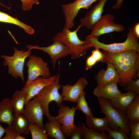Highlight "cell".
Masks as SVG:
<instances>
[{
	"instance_id": "cell-16",
	"label": "cell",
	"mask_w": 139,
	"mask_h": 139,
	"mask_svg": "<svg viewBox=\"0 0 139 139\" xmlns=\"http://www.w3.org/2000/svg\"><path fill=\"white\" fill-rule=\"evenodd\" d=\"M117 83L114 81L107 83L94 89V95L98 98L109 100L117 97L122 93L117 85Z\"/></svg>"
},
{
	"instance_id": "cell-29",
	"label": "cell",
	"mask_w": 139,
	"mask_h": 139,
	"mask_svg": "<svg viewBox=\"0 0 139 139\" xmlns=\"http://www.w3.org/2000/svg\"><path fill=\"white\" fill-rule=\"evenodd\" d=\"M108 134L110 139H129L128 134L122 128L119 127L116 130L111 129L109 127L107 129Z\"/></svg>"
},
{
	"instance_id": "cell-13",
	"label": "cell",
	"mask_w": 139,
	"mask_h": 139,
	"mask_svg": "<svg viewBox=\"0 0 139 139\" xmlns=\"http://www.w3.org/2000/svg\"><path fill=\"white\" fill-rule=\"evenodd\" d=\"M88 84L85 78L81 77L73 85L67 84L63 85L61 94L63 101L76 102L79 96Z\"/></svg>"
},
{
	"instance_id": "cell-1",
	"label": "cell",
	"mask_w": 139,
	"mask_h": 139,
	"mask_svg": "<svg viewBox=\"0 0 139 139\" xmlns=\"http://www.w3.org/2000/svg\"><path fill=\"white\" fill-rule=\"evenodd\" d=\"M103 62L112 64L120 77L119 83L123 88L132 79L139 78V53L134 50L110 53L103 50Z\"/></svg>"
},
{
	"instance_id": "cell-10",
	"label": "cell",
	"mask_w": 139,
	"mask_h": 139,
	"mask_svg": "<svg viewBox=\"0 0 139 139\" xmlns=\"http://www.w3.org/2000/svg\"><path fill=\"white\" fill-rule=\"evenodd\" d=\"M26 47L29 50L37 49L47 53L50 56L54 69L56 63L59 59L70 55L71 51L67 46L57 41H53L52 44L47 47H40L38 45H27Z\"/></svg>"
},
{
	"instance_id": "cell-40",
	"label": "cell",
	"mask_w": 139,
	"mask_h": 139,
	"mask_svg": "<svg viewBox=\"0 0 139 139\" xmlns=\"http://www.w3.org/2000/svg\"><path fill=\"white\" fill-rule=\"evenodd\" d=\"M0 5H1V6L3 7H4L7 8L8 9H10L11 8V7H7L6 5L3 4L1 3L0 2Z\"/></svg>"
},
{
	"instance_id": "cell-3",
	"label": "cell",
	"mask_w": 139,
	"mask_h": 139,
	"mask_svg": "<svg viewBox=\"0 0 139 139\" xmlns=\"http://www.w3.org/2000/svg\"><path fill=\"white\" fill-rule=\"evenodd\" d=\"M127 38L125 41L121 43H116L106 44L101 42L98 37L87 36L85 39L92 44V47L95 49H101L110 53L121 52L134 50L139 53V39L135 35L133 28H129V31L127 34Z\"/></svg>"
},
{
	"instance_id": "cell-30",
	"label": "cell",
	"mask_w": 139,
	"mask_h": 139,
	"mask_svg": "<svg viewBox=\"0 0 139 139\" xmlns=\"http://www.w3.org/2000/svg\"><path fill=\"white\" fill-rule=\"evenodd\" d=\"M5 135L1 139H25L24 137L18 134L11 125H8L5 128Z\"/></svg>"
},
{
	"instance_id": "cell-34",
	"label": "cell",
	"mask_w": 139,
	"mask_h": 139,
	"mask_svg": "<svg viewBox=\"0 0 139 139\" xmlns=\"http://www.w3.org/2000/svg\"><path fill=\"white\" fill-rule=\"evenodd\" d=\"M81 126L76 125L71 133L68 137L70 139H82L83 137L81 132Z\"/></svg>"
},
{
	"instance_id": "cell-20",
	"label": "cell",
	"mask_w": 139,
	"mask_h": 139,
	"mask_svg": "<svg viewBox=\"0 0 139 139\" xmlns=\"http://www.w3.org/2000/svg\"><path fill=\"white\" fill-rule=\"evenodd\" d=\"M14 114L11 99H3L0 102V122L11 125Z\"/></svg>"
},
{
	"instance_id": "cell-12",
	"label": "cell",
	"mask_w": 139,
	"mask_h": 139,
	"mask_svg": "<svg viewBox=\"0 0 139 139\" xmlns=\"http://www.w3.org/2000/svg\"><path fill=\"white\" fill-rule=\"evenodd\" d=\"M23 114L30 123H35L42 128L44 112L38 101L34 98L25 103Z\"/></svg>"
},
{
	"instance_id": "cell-35",
	"label": "cell",
	"mask_w": 139,
	"mask_h": 139,
	"mask_svg": "<svg viewBox=\"0 0 139 139\" xmlns=\"http://www.w3.org/2000/svg\"><path fill=\"white\" fill-rule=\"evenodd\" d=\"M97 60V62H103L105 57L104 54L99 49H95L92 50L91 55Z\"/></svg>"
},
{
	"instance_id": "cell-6",
	"label": "cell",
	"mask_w": 139,
	"mask_h": 139,
	"mask_svg": "<svg viewBox=\"0 0 139 139\" xmlns=\"http://www.w3.org/2000/svg\"><path fill=\"white\" fill-rule=\"evenodd\" d=\"M14 53L11 56L2 55L1 57L4 59L3 64L7 66L8 73L15 79L20 77L22 81L24 82L23 69L25 59L31 55V50H20L14 47Z\"/></svg>"
},
{
	"instance_id": "cell-22",
	"label": "cell",
	"mask_w": 139,
	"mask_h": 139,
	"mask_svg": "<svg viewBox=\"0 0 139 139\" xmlns=\"http://www.w3.org/2000/svg\"><path fill=\"white\" fill-rule=\"evenodd\" d=\"M30 122L23 114H14L11 125L20 135H28L30 133L28 128Z\"/></svg>"
},
{
	"instance_id": "cell-4",
	"label": "cell",
	"mask_w": 139,
	"mask_h": 139,
	"mask_svg": "<svg viewBox=\"0 0 139 139\" xmlns=\"http://www.w3.org/2000/svg\"><path fill=\"white\" fill-rule=\"evenodd\" d=\"M59 66V71L56 80L44 87L33 97L39 102L43 109L44 115L46 116L48 120L51 116L49 108L50 103L54 101L56 103L57 106L59 107L63 101L61 94L58 92L59 90L63 86L60 83Z\"/></svg>"
},
{
	"instance_id": "cell-37",
	"label": "cell",
	"mask_w": 139,
	"mask_h": 139,
	"mask_svg": "<svg viewBox=\"0 0 139 139\" xmlns=\"http://www.w3.org/2000/svg\"><path fill=\"white\" fill-rule=\"evenodd\" d=\"M123 0H117L116 3L113 5L112 8L114 9H118L122 6Z\"/></svg>"
},
{
	"instance_id": "cell-14",
	"label": "cell",
	"mask_w": 139,
	"mask_h": 139,
	"mask_svg": "<svg viewBox=\"0 0 139 139\" xmlns=\"http://www.w3.org/2000/svg\"><path fill=\"white\" fill-rule=\"evenodd\" d=\"M57 75L49 77L44 78L39 77L22 88L27 94L25 103L33 98L44 87L54 82L56 80Z\"/></svg>"
},
{
	"instance_id": "cell-38",
	"label": "cell",
	"mask_w": 139,
	"mask_h": 139,
	"mask_svg": "<svg viewBox=\"0 0 139 139\" xmlns=\"http://www.w3.org/2000/svg\"><path fill=\"white\" fill-rule=\"evenodd\" d=\"M134 33L137 37L139 38V22L136 23L133 28Z\"/></svg>"
},
{
	"instance_id": "cell-36",
	"label": "cell",
	"mask_w": 139,
	"mask_h": 139,
	"mask_svg": "<svg viewBox=\"0 0 139 139\" xmlns=\"http://www.w3.org/2000/svg\"><path fill=\"white\" fill-rule=\"evenodd\" d=\"M97 63V60L91 55L88 57L85 61V70H88L91 69Z\"/></svg>"
},
{
	"instance_id": "cell-7",
	"label": "cell",
	"mask_w": 139,
	"mask_h": 139,
	"mask_svg": "<svg viewBox=\"0 0 139 139\" xmlns=\"http://www.w3.org/2000/svg\"><path fill=\"white\" fill-rule=\"evenodd\" d=\"M27 62L26 66L28 67L27 79L26 85L38 77L41 76L44 78L50 76V70L47 63L41 57L35 55H30Z\"/></svg>"
},
{
	"instance_id": "cell-2",
	"label": "cell",
	"mask_w": 139,
	"mask_h": 139,
	"mask_svg": "<svg viewBox=\"0 0 139 139\" xmlns=\"http://www.w3.org/2000/svg\"><path fill=\"white\" fill-rule=\"evenodd\" d=\"M82 27L80 24L76 29L72 31L64 27L62 32L57 33L53 39V41H58L70 49V55L72 59L79 58L85 55L87 50L92 47L89 41L85 39L82 41L79 38L77 33Z\"/></svg>"
},
{
	"instance_id": "cell-8",
	"label": "cell",
	"mask_w": 139,
	"mask_h": 139,
	"mask_svg": "<svg viewBox=\"0 0 139 139\" xmlns=\"http://www.w3.org/2000/svg\"><path fill=\"white\" fill-rule=\"evenodd\" d=\"M100 0H75L61 5L64 16L65 27L71 29L74 26V20L81 9H88L94 2Z\"/></svg>"
},
{
	"instance_id": "cell-21",
	"label": "cell",
	"mask_w": 139,
	"mask_h": 139,
	"mask_svg": "<svg viewBox=\"0 0 139 139\" xmlns=\"http://www.w3.org/2000/svg\"><path fill=\"white\" fill-rule=\"evenodd\" d=\"M27 94L22 89L16 91L11 99L15 114H23Z\"/></svg>"
},
{
	"instance_id": "cell-19",
	"label": "cell",
	"mask_w": 139,
	"mask_h": 139,
	"mask_svg": "<svg viewBox=\"0 0 139 139\" xmlns=\"http://www.w3.org/2000/svg\"><path fill=\"white\" fill-rule=\"evenodd\" d=\"M45 126L48 137L52 139H67L62 131V124L55 117L51 116Z\"/></svg>"
},
{
	"instance_id": "cell-39",
	"label": "cell",
	"mask_w": 139,
	"mask_h": 139,
	"mask_svg": "<svg viewBox=\"0 0 139 139\" xmlns=\"http://www.w3.org/2000/svg\"><path fill=\"white\" fill-rule=\"evenodd\" d=\"M5 133V128L0 124V139H1L2 138Z\"/></svg>"
},
{
	"instance_id": "cell-24",
	"label": "cell",
	"mask_w": 139,
	"mask_h": 139,
	"mask_svg": "<svg viewBox=\"0 0 139 139\" xmlns=\"http://www.w3.org/2000/svg\"><path fill=\"white\" fill-rule=\"evenodd\" d=\"M0 22L14 24L22 28L27 33L32 34L34 33V29L20 21L16 18L9 15L7 13L0 11Z\"/></svg>"
},
{
	"instance_id": "cell-15",
	"label": "cell",
	"mask_w": 139,
	"mask_h": 139,
	"mask_svg": "<svg viewBox=\"0 0 139 139\" xmlns=\"http://www.w3.org/2000/svg\"><path fill=\"white\" fill-rule=\"evenodd\" d=\"M109 0H100L80 20V24L89 29H91L94 25L100 19L104 11L106 2Z\"/></svg>"
},
{
	"instance_id": "cell-9",
	"label": "cell",
	"mask_w": 139,
	"mask_h": 139,
	"mask_svg": "<svg viewBox=\"0 0 139 139\" xmlns=\"http://www.w3.org/2000/svg\"><path fill=\"white\" fill-rule=\"evenodd\" d=\"M114 16L110 14L102 15L100 19L94 25L89 35L95 37L114 32H120L123 31L125 26L114 22Z\"/></svg>"
},
{
	"instance_id": "cell-17",
	"label": "cell",
	"mask_w": 139,
	"mask_h": 139,
	"mask_svg": "<svg viewBox=\"0 0 139 139\" xmlns=\"http://www.w3.org/2000/svg\"><path fill=\"white\" fill-rule=\"evenodd\" d=\"M106 63L107 65L106 69H100L95 76L97 86L111 81L115 82L117 83L120 82L119 75L113 65L108 62Z\"/></svg>"
},
{
	"instance_id": "cell-27",
	"label": "cell",
	"mask_w": 139,
	"mask_h": 139,
	"mask_svg": "<svg viewBox=\"0 0 139 139\" xmlns=\"http://www.w3.org/2000/svg\"><path fill=\"white\" fill-rule=\"evenodd\" d=\"M86 92L83 91L80 94L76 102L77 105L75 108L76 110L82 111L87 118L93 116V115L86 100Z\"/></svg>"
},
{
	"instance_id": "cell-28",
	"label": "cell",
	"mask_w": 139,
	"mask_h": 139,
	"mask_svg": "<svg viewBox=\"0 0 139 139\" xmlns=\"http://www.w3.org/2000/svg\"><path fill=\"white\" fill-rule=\"evenodd\" d=\"M30 132L32 139H48L46 130L36 124L30 123L28 126Z\"/></svg>"
},
{
	"instance_id": "cell-32",
	"label": "cell",
	"mask_w": 139,
	"mask_h": 139,
	"mask_svg": "<svg viewBox=\"0 0 139 139\" xmlns=\"http://www.w3.org/2000/svg\"><path fill=\"white\" fill-rule=\"evenodd\" d=\"M123 89L126 91L135 92L139 94V79H132L124 88Z\"/></svg>"
},
{
	"instance_id": "cell-23",
	"label": "cell",
	"mask_w": 139,
	"mask_h": 139,
	"mask_svg": "<svg viewBox=\"0 0 139 139\" xmlns=\"http://www.w3.org/2000/svg\"><path fill=\"white\" fill-rule=\"evenodd\" d=\"M85 123L88 127L99 132L107 131L109 127L108 120L106 116L100 118L93 116L87 118Z\"/></svg>"
},
{
	"instance_id": "cell-25",
	"label": "cell",
	"mask_w": 139,
	"mask_h": 139,
	"mask_svg": "<svg viewBox=\"0 0 139 139\" xmlns=\"http://www.w3.org/2000/svg\"><path fill=\"white\" fill-rule=\"evenodd\" d=\"M81 132L83 139H110L105 131L100 133L86 127L82 123L81 126Z\"/></svg>"
},
{
	"instance_id": "cell-26",
	"label": "cell",
	"mask_w": 139,
	"mask_h": 139,
	"mask_svg": "<svg viewBox=\"0 0 139 139\" xmlns=\"http://www.w3.org/2000/svg\"><path fill=\"white\" fill-rule=\"evenodd\" d=\"M125 114L129 121H139V94L129 106Z\"/></svg>"
},
{
	"instance_id": "cell-5",
	"label": "cell",
	"mask_w": 139,
	"mask_h": 139,
	"mask_svg": "<svg viewBox=\"0 0 139 139\" xmlns=\"http://www.w3.org/2000/svg\"><path fill=\"white\" fill-rule=\"evenodd\" d=\"M98 100L101 112L107 119L109 127L113 130L120 127L130 136L131 130L126 114L113 107L108 100L101 98H98Z\"/></svg>"
},
{
	"instance_id": "cell-31",
	"label": "cell",
	"mask_w": 139,
	"mask_h": 139,
	"mask_svg": "<svg viewBox=\"0 0 139 139\" xmlns=\"http://www.w3.org/2000/svg\"><path fill=\"white\" fill-rule=\"evenodd\" d=\"M131 130L130 139H139V121H129Z\"/></svg>"
},
{
	"instance_id": "cell-11",
	"label": "cell",
	"mask_w": 139,
	"mask_h": 139,
	"mask_svg": "<svg viewBox=\"0 0 139 139\" xmlns=\"http://www.w3.org/2000/svg\"><path fill=\"white\" fill-rule=\"evenodd\" d=\"M55 117L62 125V131L66 137H69L75 127L74 117L76 110L74 106L70 108L69 106L62 105Z\"/></svg>"
},
{
	"instance_id": "cell-18",
	"label": "cell",
	"mask_w": 139,
	"mask_h": 139,
	"mask_svg": "<svg viewBox=\"0 0 139 139\" xmlns=\"http://www.w3.org/2000/svg\"><path fill=\"white\" fill-rule=\"evenodd\" d=\"M137 94L135 92L127 91L117 97L108 100L113 107L125 114L129 106Z\"/></svg>"
},
{
	"instance_id": "cell-33",
	"label": "cell",
	"mask_w": 139,
	"mask_h": 139,
	"mask_svg": "<svg viewBox=\"0 0 139 139\" xmlns=\"http://www.w3.org/2000/svg\"><path fill=\"white\" fill-rule=\"evenodd\" d=\"M22 3V8L24 11H30L34 4H38L39 0H20Z\"/></svg>"
}]
</instances>
